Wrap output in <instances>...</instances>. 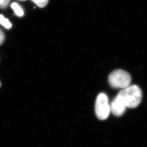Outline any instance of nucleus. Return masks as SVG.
Instances as JSON below:
<instances>
[{"instance_id":"nucleus-1","label":"nucleus","mask_w":147,"mask_h":147,"mask_svg":"<svg viewBox=\"0 0 147 147\" xmlns=\"http://www.w3.org/2000/svg\"><path fill=\"white\" fill-rule=\"evenodd\" d=\"M117 96L127 108H135L142 102V92L139 86L137 85H131L122 89Z\"/></svg>"},{"instance_id":"nucleus-2","label":"nucleus","mask_w":147,"mask_h":147,"mask_svg":"<svg viewBox=\"0 0 147 147\" xmlns=\"http://www.w3.org/2000/svg\"><path fill=\"white\" fill-rule=\"evenodd\" d=\"M110 86L115 88L124 89L130 86L131 78L129 74L123 70H116L108 78Z\"/></svg>"},{"instance_id":"nucleus-3","label":"nucleus","mask_w":147,"mask_h":147,"mask_svg":"<svg viewBox=\"0 0 147 147\" xmlns=\"http://www.w3.org/2000/svg\"><path fill=\"white\" fill-rule=\"evenodd\" d=\"M95 111L96 116L100 120H105L108 118L111 112L110 105L106 95L100 93L96 99Z\"/></svg>"},{"instance_id":"nucleus-4","label":"nucleus","mask_w":147,"mask_h":147,"mask_svg":"<svg viewBox=\"0 0 147 147\" xmlns=\"http://www.w3.org/2000/svg\"><path fill=\"white\" fill-rule=\"evenodd\" d=\"M127 107L122 101L117 96L110 105L111 112L116 116H121L125 112Z\"/></svg>"},{"instance_id":"nucleus-5","label":"nucleus","mask_w":147,"mask_h":147,"mask_svg":"<svg viewBox=\"0 0 147 147\" xmlns=\"http://www.w3.org/2000/svg\"><path fill=\"white\" fill-rule=\"evenodd\" d=\"M11 7L14 11V13L17 16L22 17L24 15V10L18 3H13L11 4Z\"/></svg>"},{"instance_id":"nucleus-6","label":"nucleus","mask_w":147,"mask_h":147,"mask_svg":"<svg viewBox=\"0 0 147 147\" xmlns=\"http://www.w3.org/2000/svg\"><path fill=\"white\" fill-rule=\"evenodd\" d=\"M0 24L3 25L6 29H10L12 27V24L8 19L5 18L3 15L0 14Z\"/></svg>"},{"instance_id":"nucleus-7","label":"nucleus","mask_w":147,"mask_h":147,"mask_svg":"<svg viewBox=\"0 0 147 147\" xmlns=\"http://www.w3.org/2000/svg\"><path fill=\"white\" fill-rule=\"evenodd\" d=\"M32 1L38 7L40 8L45 7L49 1V0H32Z\"/></svg>"},{"instance_id":"nucleus-8","label":"nucleus","mask_w":147,"mask_h":147,"mask_svg":"<svg viewBox=\"0 0 147 147\" xmlns=\"http://www.w3.org/2000/svg\"><path fill=\"white\" fill-rule=\"evenodd\" d=\"M10 0H4L3 3L0 4V8L1 9L5 8L10 3Z\"/></svg>"},{"instance_id":"nucleus-9","label":"nucleus","mask_w":147,"mask_h":147,"mask_svg":"<svg viewBox=\"0 0 147 147\" xmlns=\"http://www.w3.org/2000/svg\"><path fill=\"white\" fill-rule=\"evenodd\" d=\"M4 39H5V36H4V33L0 29V45L3 43Z\"/></svg>"},{"instance_id":"nucleus-10","label":"nucleus","mask_w":147,"mask_h":147,"mask_svg":"<svg viewBox=\"0 0 147 147\" xmlns=\"http://www.w3.org/2000/svg\"><path fill=\"white\" fill-rule=\"evenodd\" d=\"M3 1H4V0H0V4H1V3H3Z\"/></svg>"},{"instance_id":"nucleus-11","label":"nucleus","mask_w":147,"mask_h":147,"mask_svg":"<svg viewBox=\"0 0 147 147\" xmlns=\"http://www.w3.org/2000/svg\"><path fill=\"white\" fill-rule=\"evenodd\" d=\"M21 1H25V0H21Z\"/></svg>"}]
</instances>
